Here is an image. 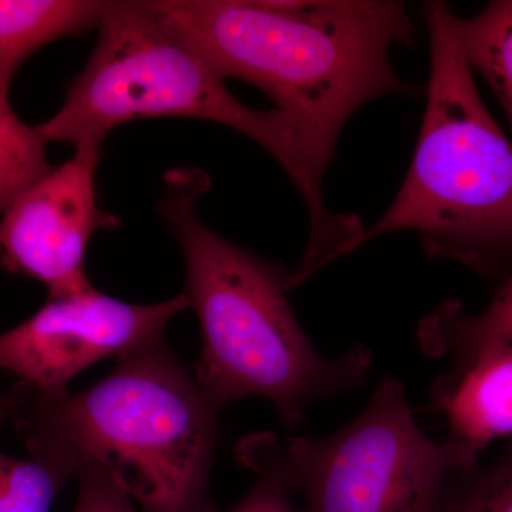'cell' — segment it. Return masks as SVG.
I'll use <instances>...</instances> for the list:
<instances>
[{"instance_id":"cell-17","label":"cell","mask_w":512,"mask_h":512,"mask_svg":"<svg viewBox=\"0 0 512 512\" xmlns=\"http://www.w3.org/2000/svg\"><path fill=\"white\" fill-rule=\"evenodd\" d=\"M74 478L79 481L74 512H141L127 491L103 468L82 463Z\"/></svg>"},{"instance_id":"cell-6","label":"cell","mask_w":512,"mask_h":512,"mask_svg":"<svg viewBox=\"0 0 512 512\" xmlns=\"http://www.w3.org/2000/svg\"><path fill=\"white\" fill-rule=\"evenodd\" d=\"M302 512H434L448 474L478 456L447 437L430 440L404 384L384 377L365 410L326 437L286 443Z\"/></svg>"},{"instance_id":"cell-11","label":"cell","mask_w":512,"mask_h":512,"mask_svg":"<svg viewBox=\"0 0 512 512\" xmlns=\"http://www.w3.org/2000/svg\"><path fill=\"white\" fill-rule=\"evenodd\" d=\"M420 349L434 359L447 360L450 369L473 362L484 350L512 343V276L480 313L466 311L460 299L441 303L417 328Z\"/></svg>"},{"instance_id":"cell-12","label":"cell","mask_w":512,"mask_h":512,"mask_svg":"<svg viewBox=\"0 0 512 512\" xmlns=\"http://www.w3.org/2000/svg\"><path fill=\"white\" fill-rule=\"evenodd\" d=\"M458 40L503 107L512 131V0L488 3L473 18H454Z\"/></svg>"},{"instance_id":"cell-1","label":"cell","mask_w":512,"mask_h":512,"mask_svg":"<svg viewBox=\"0 0 512 512\" xmlns=\"http://www.w3.org/2000/svg\"><path fill=\"white\" fill-rule=\"evenodd\" d=\"M157 15L220 79L258 87L298 131L322 184L346 123L369 101L412 94L390 52L412 45L403 2L160 0Z\"/></svg>"},{"instance_id":"cell-8","label":"cell","mask_w":512,"mask_h":512,"mask_svg":"<svg viewBox=\"0 0 512 512\" xmlns=\"http://www.w3.org/2000/svg\"><path fill=\"white\" fill-rule=\"evenodd\" d=\"M99 148L76 147L73 157L23 192L0 221V264L46 285L49 299L93 289L84 258L94 232L120 224L99 207Z\"/></svg>"},{"instance_id":"cell-9","label":"cell","mask_w":512,"mask_h":512,"mask_svg":"<svg viewBox=\"0 0 512 512\" xmlns=\"http://www.w3.org/2000/svg\"><path fill=\"white\" fill-rule=\"evenodd\" d=\"M430 406L446 419L448 437L480 454L512 437V343L484 350L461 369L434 380Z\"/></svg>"},{"instance_id":"cell-14","label":"cell","mask_w":512,"mask_h":512,"mask_svg":"<svg viewBox=\"0 0 512 512\" xmlns=\"http://www.w3.org/2000/svg\"><path fill=\"white\" fill-rule=\"evenodd\" d=\"M434 512H512V437L490 463L448 474Z\"/></svg>"},{"instance_id":"cell-2","label":"cell","mask_w":512,"mask_h":512,"mask_svg":"<svg viewBox=\"0 0 512 512\" xmlns=\"http://www.w3.org/2000/svg\"><path fill=\"white\" fill-rule=\"evenodd\" d=\"M164 185L158 211L183 251V293L201 326L195 379L215 406L261 397L295 429L315 404L363 386L372 350L357 345L330 359L320 355L289 303L291 272L201 221L197 204L210 188L208 174L173 168Z\"/></svg>"},{"instance_id":"cell-13","label":"cell","mask_w":512,"mask_h":512,"mask_svg":"<svg viewBox=\"0 0 512 512\" xmlns=\"http://www.w3.org/2000/svg\"><path fill=\"white\" fill-rule=\"evenodd\" d=\"M235 456L255 474L247 495L229 508L210 512H302L293 495L298 493L284 444L272 433H255L238 443Z\"/></svg>"},{"instance_id":"cell-3","label":"cell","mask_w":512,"mask_h":512,"mask_svg":"<svg viewBox=\"0 0 512 512\" xmlns=\"http://www.w3.org/2000/svg\"><path fill=\"white\" fill-rule=\"evenodd\" d=\"M220 413L163 336L84 392L36 394L13 420L30 457L73 478L82 463L103 468L141 512H210Z\"/></svg>"},{"instance_id":"cell-5","label":"cell","mask_w":512,"mask_h":512,"mask_svg":"<svg viewBox=\"0 0 512 512\" xmlns=\"http://www.w3.org/2000/svg\"><path fill=\"white\" fill-rule=\"evenodd\" d=\"M82 73L52 119L36 126L46 143L100 147L114 128L156 117L207 120L264 147L301 192L309 228L336 215L323 202L298 131L282 111L245 106L211 67L168 28L151 2H114Z\"/></svg>"},{"instance_id":"cell-7","label":"cell","mask_w":512,"mask_h":512,"mask_svg":"<svg viewBox=\"0 0 512 512\" xmlns=\"http://www.w3.org/2000/svg\"><path fill=\"white\" fill-rule=\"evenodd\" d=\"M190 308L184 293L137 305L97 291L49 299L28 320L0 333V370L37 396H59L84 369L163 338L168 323Z\"/></svg>"},{"instance_id":"cell-18","label":"cell","mask_w":512,"mask_h":512,"mask_svg":"<svg viewBox=\"0 0 512 512\" xmlns=\"http://www.w3.org/2000/svg\"><path fill=\"white\" fill-rule=\"evenodd\" d=\"M28 387L19 384L12 392L0 394V426L9 419H15L19 410L28 403Z\"/></svg>"},{"instance_id":"cell-15","label":"cell","mask_w":512,"mask_h":512,"mask_svg":"<svg viewBox=\"0 0 512 512\" xmlns=\"http://www.w3.org/2000/svg\"><path fill=\"white\" fill-rule=\"evenodd\" d=\"M46 144L36 127L16 116L9 100L0 99V215L52 170Z\"/></svg>"},{"instance_id":"cell-16","label":"cell","mask_w":512,"mask_h":512,"mask_svg":"<svg viewBox=\"0 0 512 512\" xmlns=\"http://www.w3.org/2000/svg\"><path fill=\"white\" fill-rule=\"evenodd\" d=\"M72 474L42 458L0 451V512H50Z\"/></svg>"},{"instance_id":"cell-4","label":"cell","mask_w":512,"mask_h":512,"mask_svg":"<svg viewBox=\"0 0 512 512\" xmlns=\"http://www.w3.org/2000/svg\"><path fill=\"white\" fill-rule=\"evenodd\" d=\"M454 18L447 3L424 5L430 82L416 153L399 194L355 251L412 229L429 258L503 282L512 276V141L478 93Z\"/></svg>"},{"instance_id":"cell-10","label":"cell","mask_w":512,"mask_h":512,"mask_svg":"<svg viewBox=\"0 0 512 512\" xmlns=\"http://www.w3.org/2000/svg\"><path fill=\"white\" fill-rule=\"evenodd\" d=\"M114 2L99 0H0V99L25 60L43 46L99 29Z\"/></svg>"}]
</instances>
